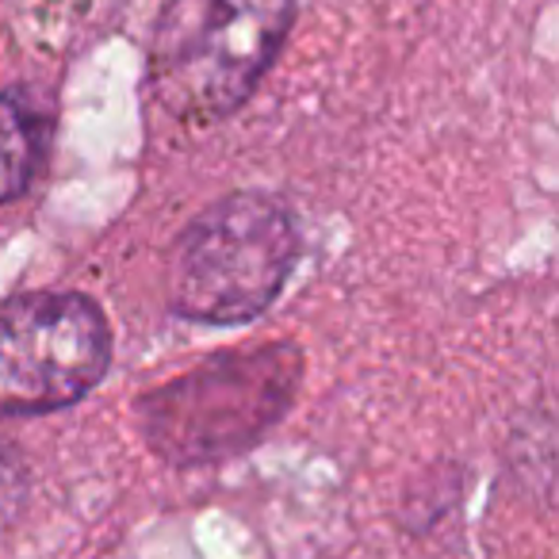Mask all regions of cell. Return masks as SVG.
I'll return each mask as SVG.
<instances>
[{
    "label": "cell",
    "mask_w": 559,
    "mask_h": 559,
    "mask_svg": "<svg viewBox=\"0 0 559 559\" xmlns=\"http://www.w3.org/2000/svg\"><path fill=\"white\" fill-rule=\"evenodd\" d=\"M55 108L35 88L0 93V203L16 200L32 188L47 162Z\"/></svg>",
    "instance_id": "obj_5"
},
{
    "label": "cell",
    "mask_w": 559,
    "mask_h": 559,
    "mask_svg": "<svg viewBox=\"0 0 559 559\" xmlns=\"http://www.w3.org/2000/svg\"><path fill=\"white\" fill-rule=\"evenodd\" d=\"M100 307L73 292L0 304V414H47L78 403L108 372Z\"/></svg>",
    "instance_id": "obj_4"
},
{
    "label": "cell",
    "mask_w": 559,
    "mask_h": 559,
    "mask_svg": "<svg viewBox=\"0 0 559 559\" xmlns=\"http://www.w3.org/2000/svg\"><path fill=\"white\" fill-rule=\"evenodd\" d=\"M27 498V467L12 444L0 441V536L9 533V525L16 521L20 506Z\"/></svg>",
    "instance_id": "obj_6"
},
{
    "label": "cell",
    "mask_w": 559,
    "mask_h": 559,
    "mask_svg": "<svg viewBox=\"0 0 559 559\" xmlns=\"http://www.w3.org/2000/svg\"><path fill=\"white\" fill-rule=\"evenodd\" d=\"M292 27V0H173L150 50V88L169 116L215 123L253 96Z\"/></svg>",
    "instance_id": "obj_1"
},
{
    "label": "cell",
    "mask_w": 559,
    "mask_h": 559,
    "mask_svg": "<svg viewBox=\"0 0 559 559\" xmlns=\"http://www.w3.org/2000/svg\"><path fill=\"white\" fill-rule=\"evenodd\" d=\"M296 253V223L272 195H230L195 218L180 241L173 264V307L207 326L257 319L292 276Z\"/></svg>",
    "instance_id": "obj_3"
},
{
    "label": "cell",
    "mask_w": 559,
    "mask_h": 559,
    "mask_svg": "<svg viewBox=\"0 0 559 559\" xmlns=\"http://www.w3.org/2000/svg\"><path fill=\"white\" fill-rule=\"evenodd\" d=\"M296 380L299 357L288 345L226 353L142 399V433L177 464L226 460L288 411Z\"/></svg>",
    "instance_id": "obj_2"
}]
</instances>
